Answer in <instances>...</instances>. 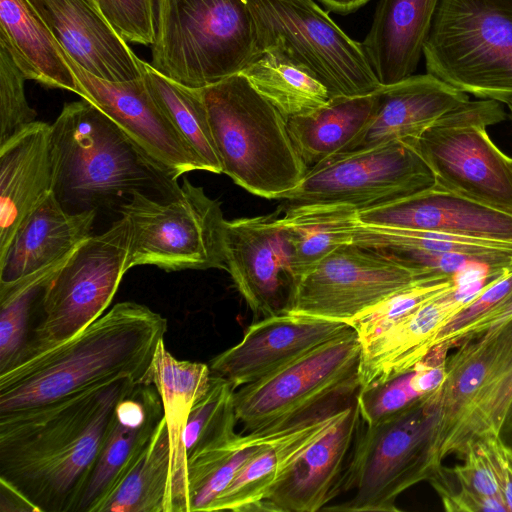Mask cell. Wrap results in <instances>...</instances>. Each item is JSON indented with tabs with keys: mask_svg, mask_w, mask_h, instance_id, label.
<instances>
[{
	"mask_svg": "<svg viewBox=\"0 0 512 512\" xmlns=\"http://www.w3.org/2000/svg\"><path fill=\"white\" fill-rule=\"evenodd\" d=\"M137 384L120 378L0 414V480L40 512H76L116 405Z\"/></svg>",
	"mask_w": 512,
	"mask_h": 512,
	"instance_id": "6da1fadb",
	"label": "cell"
},
{
	"mask_svg": "<svg viewBox=\"0 0 512 512\" xmlns=\"http://www.w3.org/2000/svg\"><path fill=\"white\" fill-rule=\"evenodd\" d=\"M167 330V319L148 306L116 303L67 340L0 372V414L120 378L152 384L153 360Z\"/></svg>",
	"mask_w": 512,
	"mask_h": 512,
	"instance_id": "7a4b0ae2",
	"label": "cell"
},
{
	"mask_svg": "<svg viewBox=\"0 0 512 512\" xmlns=\"http://www.w3.org/2000/svg\"><path fill=\"white\" fill-rule=\"evenodd\" d=\"M223 173L248 192L281 199L307 167L286 118L242 74L200 88Z\"/></svg>",
	"mask_w": 512,
	"mask_h": 512,
	"instance_id": "3957f363",
	"label": "cell"
},
{
	"mask_svg": "<svg viewBox=\"0 0 512 512\" xmlns=\"http://www.w3.org/2000/svg\"><path fill=\"white\" fill-rule=\"evenodd\" d=\"M51 126L55 195L68 211L96 209L144 188L171 194L179 186L157 172L117 125L83 98L65 104Z\"/></svg>",
	"mask_w": 512,
	"mask_h": 512,
	"instance_id": "277c9868",
	"label": "cell"
},
{
	"mask_svg": "<svg viewBox=\"0 0 512 512\" xmlns=\"http://www.w3.org/2000/svg\"><path fill=\"white\" fill-rule=\"evenodd\" d=\"M262 51L246 0H155L151 65L191 88L241 73Z\"/></svg>",
	"mask_w": 512,
	"mask_h": 512,
	"instance_id": "5b68a950",
	"label": "cell"
},
{
	"mask_svg": "<svg viewBox=\"0 0 512 512\" xmlns=\"http://www.w3.org/2000/svg\"><path fill=\"white\" fill-rule=\"evenodd\" d=\"M438 409L435 391L373 425L358 429L336 497L343 501L323 510L397 512V498L429 481L443 465L435 454Z\"/></svg>",
	"mask_w": 512,
	"mask_h": 512,
	"instance_id": "8992f818",
	"label": "cell"
},
{
	"mask_svg": "<svg viewBox=\"0 0 512 512\" xmlns=\"http://www.w3.org/2000/svg\"><path fill=\"white\" fill-rule=\"evenodd\" d=\"M455 347L445 381L435 390L439 464L451 455L461 458L470 444L499 431L512 402V316Z\"/></svg>",
	"mask_w": 512,
	"mask_h": 512,
	"instance_id": "52a82bcc",
	"label": "cell"
},
{
	"mask_svg": "<svg viewBox=\"0 0 512 512\" xmlns=\"http://www.w3.org/2000/svg\"><path fill=\"white\" fill-rule=\"evenodd\" d=\"M361 342L351 328L269 375L235 390L244 431H279L346 408L360 389Z\"/></svg>",
	"mask_w": 512,
	"mask_h": 512,
	"instance_id": "ba28073f",
	"label": "cell"
},
{
	"mask_svg": "<svg viewBox=\"0 0 512 512\" xmlns=\"http://www.w3.org/2000/svg\"><path fill=\"white\" fill-rule=\"evenodd\" d=\"M426 70L480 99H512V0H440Z\"/></svg>",
	"mask_w": 512,
	"mask_h": 512,
	"instance_id": "9c48e42d",
	"label": "cell"
},
{
	"mask_svg": "<svg viewBox=\"0 0 512 512\" xmlns=\"http://www.w3.org/2000/svg\"><path fill=\"white\" fill-rule=\"evenodd\" d=\"M120 213L129 227L128 269H226L221 205L187 178L162 200L132 191Z\"/></svg>",
	"mask_w": 512,
	"mask_h": 512,
	"instance_id": "30bf717a",
	"label": "cell"
},
{
	"mask_svg": "<svg viewBox=\"0 0 512 512\" xmlns=\"http://www.w3.org/2000/svg\"><path fill=\"white\" fill-rule=\"evenodd\" d=\"M261 51L302 68L336 96L374 93L382 84L362 43L349 37L314 0H246Z\"/></svg>",
	"mask_w": 512,
	"mask_h": 512,
	"instance_id": "8fae6325",
	"label": "cell"
},
{
	"mask_svg": "<svg viewBox=\"0 0 512 512\" xmlns=\"http://www.w3.org/2000/svg\"><path fill=\"white\" fill-rule=\"evenodd\" d=\"M505 119L500 102L468 100L411 141L432 171L436 184L512 212V157L501 151L487 132L488 126Z\"/></svg>",
	"mask_w": 512,
	"mask_h": 512,
	"instance_id": "7c38bea8",
	"label": "cell"
},
{
	"mask_svg": "<svg viewBox=\"0 0 512 512\" xmlns=\"http://www.w3.org/2000/svg\"><path fill=\"white\" fill-rule=\"evenodd\" d=\"M128 250L123 216L81 243L42 289L41 318L20 360L67 340L103 315L129 270Z\"/></svg>",
	"mask_w": 512,
	"mask_h": 512,
	"instance_id": "4fadbf2b",
	"label": "cell"
},
{
	"mask_svg": "<svg viewBox=\"0 0 512 512\" xmlns=\"http://www.w3.org/2000/svg\"><path fill=\"white\" fill-rule=\"evenodd\" d=\"M435 183L411 140H393L368 149L334 155L307 170L285 206L341 204L356 210L407 197Z\"/></svg>",
	"mask_w": 512,
	"mask_h": 512,
	"instance_id": "5bb4252c",
	"label": "cell"
},
{
	"mask_svg": "<svg viewBox=\"0 0 512 512\" xmlns=\"http://www.w3.org/2000/svg\"><path fill=\"white\" fill-rule=\"evenodd\" d=\"M422 277L426 276L352 242L331 252L296 281L284 311L349 325L368 308Z\"/></svg>",
	"mask_w": 512,
	"mask_h": 512,
	"instance_id": "9a60e30c",
	"label": "cell"
},
{
	"mask_svg": "<svg viewBox=\"0 0 512 512\" xmlns=\"http://www.w3.org/2000/svg\"><path fill=\"white\" fill-rule=\"evenodd\" d=\"M63 49V48H62ZM78 82V95L103 112L126 135L149 164L169 181L202 165L153 96L143 74L127 81L98 78L64 51Z\"/></svg>",
	"mask_w": 512,
	"mask_h": 512,
	"instance_id": "2e32d148",
	"label": "cell"
},
{
	"mask_svg": "<svg viewBox=\"0 0 512 512\" xmlns=\"http://www.w3.org/2000/svg\"><path fill=\"white\" fill-rule=\"evenodd\" d=\"M352 242L379 252L419 276L455 279L487 271L512 272V243L455 236L432 231L363 224L356 220Z\"/></svg>",
	"mask_w": 512,
	"mask_h": 512,
	"instance_id": "e0dca14e",
	"label": "cell"
},
{
	"mask_svg": "<svg viewBox=\"0 0 512 512\" xmlns=\"http://www.w3.org/2000/svg\"><path fill=\"white\" fill-rule=\"evenodd\" d=\"M271 215L225 220L226 270L255 318L282 312L295 277L289 250Z\"/></svg>",
	"mask_w": 512,
	"mask_h": 512,
	"instance_id": "ac0fdd59",
	"label": "cell"
},
{
	"mask_svg": "<svg viewBox=\"0 0 512 512\" xmlns=\"http://www.w3.org/2000/svg\"><path fill=\"white\" fill-rule=\"evenodd\" d=\"M96 209L70 212L50 195L0 256V297L43 289L91 234Z\"/></svg>",
	"mask_w": 512,
	"mask_h": 512,
	"instance_id": "d6986e66",
	"label": "cell"
},
{
	"mask_svg": "<svg viewBox=\"0 0 512 512\" xmlns=\"http://www.w3.org/2000/svg\"><path fill=\"white\" fill-rule=\"evenodd\" d=\"M352 327L282 311L251 324L233 347L215 356L211 373L235 389L257 381Z\"/></svg>",
	"mask_w": 512,
	"mask_h": 512,
	"instance_id": "ffe728a7",
	"label": "cell"
},
{
	"mask_svg": "<svg viewBox=\"0 0 512 512\" xmlns=\"http://www.w3.org/2000/svg\"><path fill=\"white\" fill-rule=\"evenodd\" d=\"M487 285L459 284L419 306L382 332L361 341L360 388L415 368L436 344L440 331Z\"/></svg>",
	"mask_w": 512,
	"mask_h": 512,
	"instance_id": "44dd1931",
	"label": "cell"
},
{
	"mask_svg": "<svg viewBox=\"0 0 512 512\" xmlns=\"http://www.w3.org/2000/svg\"><path fill=\"white\" fill-rule=\"evenodd\" d=\"M357 219L369 225L512 243V212L469 199L436 183L390 203L357 210Z\"/></svg>",
	"mask_w": 512,
	"mask_h": 512,
	"instance_id": "7402d4cb",
	"label": "cell"
},
{
	"mask_svg": "<svg viewBox=\"0 0 512 512\" xmlns=\"http://www.w3.org/2000/svg\"><path fill=\"white\" fill-rule=\"evenodd\" d=\"M56 182L51 124L36 120L0 143V256Z\"/></svg>",
	"mask_w": 512,
	"mask_h": 512,
	"instance_id": "603a6c76",
	"label": "cell"
},
{
	"mask_svg": "<svg viewBox=\"0 0 512 512\" xmlns=\"http://www.w3.org/2000/svg\"><path fill=\"white\" fill-rule=\"evenodd\" d=\"M65 53L88 73L108 81L142 76L140 58L95 0H28Z\"/></svg>",
	"mask_w": 512,
	"mask_h": 512,
	"instance_id": "cb8c5ba5",
	"label": "cell"
},
{
	"mask_svg": "<svg viewBox=\"0 0 512 512\" xmlns=\"http://www.w3.org/2000/svg\"><path fill=\"white\" fill-rule=\"evenodd\" d=\"M361 416L356 398L294 462L256 512H316L336 498Z\"/></svg>",
	"mask_w": 512,
	"mask_h": 512,
	"instance_id": "d4e9b609",
	"label": "cell"
},
{
	"mask_svg": "<svg viewBox=\"0 0 512 512\" xmlns=\"http://www.w3.org/2000/svg\"><path fill=\"white\" fill-rule=\"evenodd\" d=\"M376 94L377 106L368 126L345 152L393 140H414L447 112L469 100L467 93L428 72L382 85Z\"/></svg>",
	"mask_w": 512,
	"mask_h": 512,
	"instance_id": "484cf974",
	"label": "cell"
},
{
	"mask_svg": "<svg viewBox=\"0 0 512 512\" xmlns=\"http://www.w3.org/2000/svg\"><path fill=\"white\" fill-rule=\"evenodd\" d=\"M440 0H379L362 42L382 85L415 72Z\"/></svg>",
	"mask_w": 512,
	"mask_h": 512,
	"instance_id": "4316f807",
	"label": "cell"
},
{
	"mask_svg": "<svg viewBox=\"0 0 512 512\" xmlns=\"http://www.w3.org/2000/svg\"><path fill=\"white\" fill-rule=\"evenodd\" d=\"M209 365L176 359L162 341L153 360L151 383L163 405L171 451L173 512H190L184 433L191 408L207 391Z\"/></svg>",
	"mask_w": 512,
	"mask_h": 512,
	"instance_id": "83f0119b",
	"label": "cell"
},
{
	"mask_svg": "<svg viewBox=\"0 0 512 512\" xmlns=\"http://www.w3.org/2000/svg\"><path fill=\"white\" fill-rule=\"evenodd\" d=\"M342 410L307 418L280 432L240 470L207 512H256L294 462L329 428Z\"/></svg>",
	"mask_w": 512,
	"mask_h": 512,
	"instance_id": "f1b7e54d",
	"label": "cell"
},
{
	"mask_svg": "<svg viewBox=\"0 0 512 512\" xmlns=\"http://www.w3.org/2000/svg\"><path fill=\"white\" fill-rule=\"evenodd\" d=\"M163 416L161 398L153 384H137L120 399L76 512H92L118 472L149 439Z\"/></svg>",
	"mask_w": 512,
	"mask_h": 512,
	"instance_id": "f546056e",
	"label": "cell"
},
{
	"mask_svg": "<svg viewBox=\"0 0 512 512\" xmlns=\"http://www.w3.org/2000/svg\"><path fill=\"white\" fill-rule=\"evenodd\" d=\"M0 44L26 79L78 95L64 50L28 0H0Z\"/></svg>",
	"mask_w": 512,
	"mask_h": 512,
	"instance_id": "4dcf8cb0",
	"label": "cell"
},
{
	"mask_svg": "<svg viewBox=\"0 0 512 512\" xmlns=\"http://www.w3.org/2000/svg\"><path fill=\"white\" fill-rule=\"evenodd\" d=\"M165 418L118 472L92 512H173Z\"/></svg>",
	"mask_w": 512,
	"mask_h": 512,
	"instance_id": "1f68e13d",
	"label": "cell"
},
{
	"mask_svg": "<svg viewBox=\"0 0 512 512\" xmlns=\"http://www.w3.org/2000/svg\"><path fill=\"white\" fill-rule=\"evenodd\" d=\"M376 106V91L336 96L309 113L286 119L293 145L307 169L345 152L366 129Z\"/></svg>",
	"mask_w": 512,
	"mask_h": 512,
	"instance_id": "d6a6232c",
	"label": "cell"
},
{
	"mask_svg": "<svg viewBox=\"0 0 512 512\" xmlns=\"http://www.w3.org/2000/svg\"><path fill=\"white\" fill-rule=\"evenodd\" d=\"M285 207L284 215L275 213L274 219L285 238L296 283L331 252L352 243L357 210L341 204Z\"/></svg>",
	"mask_w": 512,
	"mask_h": 512,
	"instance_id": "836d02e7",
	"label": "cell"
},
{
	"mask_svg": "<svg viewBox=\"0 0 512 512\" xmlns=\"http://www.w3.org/2000/svg\"><path fill=\"white\" fill-rule=\"evenodd\" d=\"M283 430L234 432L191 450L187 454L190 512H207L240 470Z\"/></svg>",
	"mask_w": 512,
	"mask_h": 512,
	"instance_id": "e575fe53",
	"label": "cell"
},
{
	"mask_svg": "<svg viewBox=\"0 0 512 512\" xmlns=\"http://www.w3.org/2000/svg\"><path fill=\"white\" fill-rule=\"evenodd\" d=\"M139 63L153 96L197 157L203 171L223 173L200 88L177 83L141 59Z\"/></svg>",
	"mask_w": 512,
	"mask_h": 512,
	"instance_id": "d590c367",
	"label": "cell"
},
{
	"mask_svg": "<svg viewBox=\"0 0 512 512\" xmlns=\"http://www.w3.org/2000/svg\"><path fill=\"white\" fill-rule=\"evenodd\" d=\"M241 73L286 119L309 113L331 99L322 83L272 50L262 51Z\"/></svg>",
	"mask_w": 512,
	"mask_h": 512,
	"instance_id": "8d00e7d4",
	"label": "cell"
},
{
	"mask_svg": "<svg viewBox=\"0 0 512 512\" xmlns=\"http://www.w3.org/2000/svg\"><path fill=\"white\" fill-rule=\"evenodd\" d=\"M456 285V279L450 276L422 277L368 308L349 325L356 331L360 342L364 341L382 332L425 302L452 290Z\"/></svg>",
	"mask_w": 512,
	"mask_h": 512,
	"instance_id": "74e56055",
	"label": "cell"
},
{
	"mask_svg": "<svg viewBox=\"0 0 512 512\" xmlns=\"http://www.w3.org/2000/svg\"><path fill=\"white\" fill-rule=\"evenodd\" d=\"M235 390L224 377L211 375L207 391L189 413L184 433L187 454L197 447L236 432L238 421L234 406Z\"/></svg>",
	"mask_w": 512,
	"mask_h": 512,
	"instance_id": "f35d334b",
	"label": "cell"
},
{
	"mask_svg": "<svg viewBox=\"0 0 512 512\" xmlns=\"http://www.w3.org/2000/svg\"><path fill=\"white\" fill-rule=\"evenodd\" d=\"M26 77L0 44V143L36 121L25 95Z\"/></svg>",
	"mask_w": 512,
	"mask_h": 512,
	"instance_id": "ab89813d",
	"label": "cell"
},
{
	"mask_svg": "<svg viewBox=\"0 0 512 512\" xmlns=\"http://www.w3.org/2000/svg\"><path fill=\"white\" fill-rule=\"evenodd\" d=\"M420 396L412 387L411 371L381 383L360 388L356 395L361 420L366 425L379 421L406 408Z\"/></svg>",
	"mask_w": 512,
	"mask_h": 512,
	"instance_id": "60d3db41",
	"label": "cell"
},
{
	"mask_svg": "<svg viewBox=\"0 0 512 512\" xmlns=\"http://www.w3.org/2000/svg\"><path fill=\"white\" fill-rule=\"evenodd\" d=\"M126 41L152 45L155 36V0H95Z\"/></svg>",
	"mask_w": 512,
	"mask_h": 512,
	"instance_id": "b9f144b4",
	"label": "cell"
},
{
	"mask_svg": "<svg viewBox=\"0 0 512 512\" xmlns=\"http://www.w3.org/2000/svg\"><path fill=\"white\" fill-rule=\"evenodd\" d=\"M428 482L438 493L447 512H507L503 502L468 489L449 467L442 465Z\"/></svg>",
	"mask_w": 512,
	"mask_h": 512,
	"instance_id": "7bdbcfd3",
	"label": "cell"
},
{
	"mask_svg": "<svg viewBox=\"0 0 512 512\" xmlns=\"http://www.w3.org/2000/svg\"><path fill=\"white\" fill-rule=\"evenodd\" d=\"M461 458L463 459L462 465L450 468L456 478L475 493L504 503L494 466L484 441L478 440L470 444Z\"/></svg>",
	"mask_w": 512,
	"mask_h": 512,
	"instance_id": "ee69618b",
	"label": "cell"
},
{
	"mask_svg": "<svg viewBox=\"0 0 512 512\" xmlns=\"http://www.w3.org/2000/svg\"><path fill=\"white\" fill-rule=\"evenodd\" d=\"M512 291V272L489 283L463 310L440 331L436 345L492 308Z\"/></svg>",
	"mask_w": 512,
	"mask_h": 512,
	"instance_id": "f6af8a7d",
	"label": "cell"
},
{
	"mask_svg": "<svg viewBox=\"0 0 512 512\" xmlns=\"http://www.w3.org/2000/svg\"><path fill=\"white\" fill-rule=\"evenodd\" d=\"M450 349L451 346L447 342L434 346L427 356L411 370L412 387L420 396L437 390L444 383Z\"/></svg>",
	"mask_w": 512,
	"mask_h": 512,
	"instance_id": "bcb514c9",
	"label": "cell"
},
{
	"mask_svg": "<svg viewBox=\"0 0 512 512\" xmlns=\"http://www.w3.org/2000/svg\"><path fill=\"white\" fill-rule=\"evenodd\" d=\"M484 441L500 486L507 512H512V453L509 452L496 436H489Z\"/></svg>",
	"mask_w": 512,
	"mask_h": 512,
	"instance_id": "7dc6e473",
	"label": "cell"
},
{
	"mask_svg": "<svg viewBox=\"0 0 512 512\" xmlns=\"http://www.w3.org/2000/svg\"><path fill=\"white\" fill-rule=\"evenodd\" d=\"M0 488L1 511H38V509L21 492L7 482L0 480Z\"/></svg>",
	"mask_w": 512,
	"mask_h": 512,
	"instance_id": "c3c4849f",
	"label": "cell"
},
{
	"mask_svg": "<svg viewBox=\"0 0 512 512\" xmlns=\"http://www.w3.org/2000/svg\"><path fill=\"white\" fill-rule=\"evenodd\" d=\"M329 10H332L336 13L347 14L351 13L364 4H366L369 0H318Z\"/></svg>",
	"mask_w": 512,
	"mask_h": 512,
	"instance_id": "681fc988",
	"label": "cell"
},
{
	"mask_svg": "<svg viewBox=\"0 0 512 512\" xmlns=\"http://www.w3.org/2000/svg\"><path fill=\"white\" fill-rule=\"evenodd\" d=\"M501 444L512 453V402L496 435Z\"/></svg>",
	"mask_w": 512,
	"mask_h": 512,
	"instance_id": "f907efd6",
	"label": "cell"
},
{
	"mask_svg": "<svg viewBox=\"0 0 512 512\" xmlns=\"http://www.w3.org/2000/svg\"><path fill=\"white\" fill-rule=\"evenodd\" d=\"M509 109V112H510V118L512 120V99H509L506 103H505Z\"/></svg>",
	"mask_w": 512,
	"mask_h": 512,
	"instance_id": "816d5d0a",
	"label": "cell"
}]
</instances>
